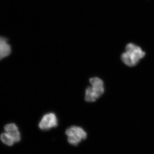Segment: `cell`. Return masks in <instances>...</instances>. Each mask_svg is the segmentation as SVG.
I'll list each match as a JSON object with an SVG mask.
<instances>
[{"mask_svg":"<svg viewBox=\"0 0 154 154\" xmlns=\"http://www.w3.org/2000/svg\"><path fill=\"white\" fill-rule=\"evenodd\" d=\"M145 54V53L140 47L130 43L127 45L125 52L122 54L121 60L128 66H134L137 65Z\"/></svg>","mask_w":154,"mask_h":154,"instance_id":"obj_1","label":"cell"},{"mask_svg":"<svg viewBox=\"0 0 154 154\" xmlns=\"http://www.w3.org/2000/svg\"><path fill=\"white\" fill-rule=\"evenodd\" d=\"M90 83L91 86L86 89L85 100L87 102H94L104 94V82L101 79L94 77L90 79Z\"/></svg>","mask_w":154,"mask_h":154,"instance_id":"obj_2","label":"cell"},{"mask_svg":"<svg viewBox=\"0 0 154 154\" xmlns=\"http://www.w3.org/2000/svg\"><path fill=\"white\" fill-rule=\"evenodd\" d=\"M67 140L70 144L76 146L83 140L86 139L87 134L85 130L80 127L72 126L66 131Z\"/></svg>","mask_w":154,"mask_h":154,"instance_id":"obj_3","label":"cell"},{"mask_svg":"<svg viewBox=\"0 0 154 154\" xmlns=\"http://www.w3.org/2000/svg\"><path fill=\"white\" fill-rule=\"evenodd\" d=\"M58 120L56 116L54 113L45 114L38 124V127L43 131L49 130L57 126Z\"/></svg>","mask_w":154,"mask_h":154,"instance_id":"obj_4","label":"cell"},{"mask_svg":"<svg viewBox=\"0 0 154 154\" xmlns=\"http://www.w3.org/2000/svg\"><path fill=\"white\" fill-rule=\"evenodd\" d=\"M5 130L13 139L14 142L17 143L21 140V134L18 127L14 123H9L5 127Z\"/></svg>","mask_w":154,"mask_h":154,"instance_id":"obj_5","label":"cell"},{"mask_svg":"<svg viewBox=\"0 0 154 154\" xmlns=\"http://www.w3.org/2000/svg\"><path fill=\"white\" fill-rule=\"evenodd\" d=\"M11 52V46L7 38L0 36V60L8 56Z\"/></svg>","mask_w":154,"mask_h":154,"instance_id":"obj_6","label":"cell"},{"mask_svg":"<svg viewBox=\"0 0 154 154\" xmlns=\"http://www.w3.org/2000/svg\"><path fill=\"white\" fill-rule=\"evenodd\" d=\"M0 137L2 141L7 145L12 146L15 143L12 138L7 133L2 134Z\"/></svg>","mask_w":154,"mask_h":154,"instance_id":"obj_7","label":"cell"}]
</instances>
